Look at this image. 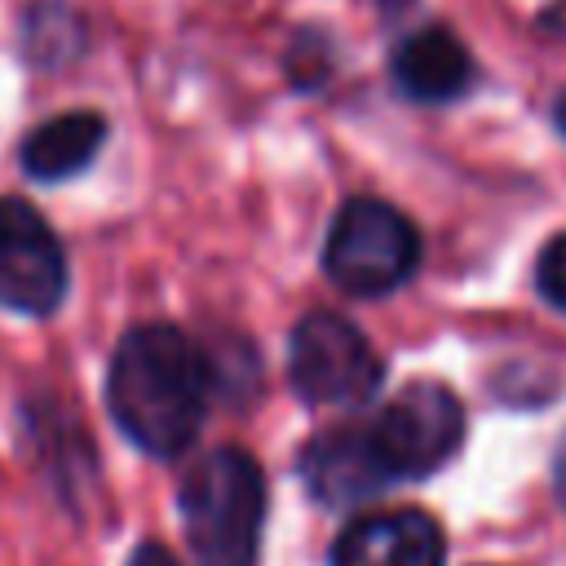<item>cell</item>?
<instances>
[{"label":"cell","instance_id":"52a82bcc","mask_svg":"<svg viewBox=\"0 0 566 566\" xmlns=\"http://www.w3.org/2000/svg\"><path fill=\"white\" fill-rule=\"evenodd\" d=\"M442 562H447V535L424 509L363 513L332 544V566H442Z\"/></svg>","mask_w":566,"mask_h":566},{"label":"cell","instance_id":"5b68a950","mask_svg":"<svg viewBox=\"0 0 566 566\" xmlns=\"http://www.w3.org/2000/svg\"><path fill=\"white\" fill-rule=\"evenodd\" d=\"M287 380L314 407H363L380 389L385 363L345 314L310 310L287 336Z\"/></svg>","mask_w":566,"mask_h":566},{"label":"cell","instance_id":"8992f818","mask_svg":"<svg viewBox=\"0 0 566 566\" xmlns=\"http://www.w3.org/2000/svg\"><path fill=\"white\" fill-rule=\"evenodd\" d=\"M66 283V252L53 226L27 199H0V305L40 318L62 305Z\"/></svg>","mask_w":566,"mask_h":566},{"label":"cell","instance_id":"9c48e42d","mask_svg":"<svg viewBox=\"0 0 566 566\" xmlns=\"http://www.w3.org/2000/svg\"><path fill=\"white\" fill-rule=\"evenodd\" d=\"M394 84L411 102H451L473 80V57L447 27H424L394 49Z\"/></svg>","mask_w":566,"mask_h":566},{"label":"cell","instance_id":"9a60e30c","mask_svg":"<svg viewBox=\"0 0 566 566\" xmlns=\"http://www.w3.org/2000/svg\"><path fill=\"white\" fill-rule=\"evenodd\" d=\"M557 128H562V137H566V93H562V102H557Z\"/></svg>","mask_w":566,"mask_h":566},{"label":"cell","instance_id":"4fadbf2b","mask_svg":"<svg viewBox=\"0 0 566 566\" xmlns=\"http://www.w3.org/2000/svg\"><path fill=\"white\" fill-rule=\"evenodd\" d=\"M128 566H181L164 544H155V539H146V544H137L133 548V557H128Z\"/></svg>","mask_w":566,"mask_h":566},{"label":"cell","instance_id":"5bb4252c","mask_svg":"<svg viewBox=\"0 0 566 566\" xmlns=\"http://www.w3.org/2000/svg\"><path fill=\"white\" fill-rule=\"evenodd\" d=\"M553 486H557V500L566 504V433H562L557 455H553Z\"/></svg>","mask_w":566,"mask_h":566},{"label":"cell","instance_id":"30bf717a","mask_svg":"<svg viewBox=\"0 0 566 566\" xmlns=\"http://www.w3.org/2000/svg\"><path fill=\"white\" fill-rule=\"evenodd\" d=\"M111 124L106 115L97 111H62V115H49L44 124H35L27 137H22V172L31 181H66L75 172H84L93 164V155L102 150Z\"/></svg>","mask_w":566,"mask_h":566},{"label":"cell","instance_id":"ba28073f","mask_svg":"<svg viewBox=\"0 0 566 566\" xmlns=\"http://www.w3.org/2000/svg\"><path fill=\"white\" fill-rule=\"evenodd\" d=\"M301 478H305V491L327 509H354L389 486L363 424H336L310 438V447L301 451Z\"/></svg>","mask_w":566,"mask_h":566},{"label":"cell","instance_id":"277c9868","mask_svg":"<svg viewBox=\"0 0 566 566\" xmlns=\"http://www.w3.org/2000/svg\"><path fill=\"white\" fill-rule=\"evenodd\" d=\"M376 464L394 482H420L438 473L464 438V407L438 380L402 385L367 424H363Z\"/></svg>","mask_w":566,"mask_h":566},{"label":"cell","instance_id":"7a4b0ae2","mask_svg":"<svg viewBox=\"0 0 566 566\" xmlns=\"http://www.w3.org/2000/svg\"><path fill=\"white\" fill-rule=\"evenodd\" d=\"M186 544L199 566H256L265 531V469L243 447L208 451L177 491Z\"/></svg>","mask_w":566,"mask_h":566},{"label":"cell","instance_id":"3957f363","mask_svg":"<svg viewBox=\"0 0 566 566\" xmlns=\"http://www.w3.org/2000/svg\"><path fill=\"white\" fill-rule=\"evenodd\" d=\"M420 265V230L385 199L340 203L323 243V270L345 296H389Z\"/></svg>","mask_w":566,"mask_h":566},{"label":"cell","instance_id":"7c38bea8","mask_svg":"<svg viewBox=\"0 0 566 566\" xmlns=\"http://www.w3.org/2000/svg\"><path fill=\"white\" fill-rule=\"evenodd\" d=\"M535 287H539V296L553 310L566 314V234H557V239L544 243V252L535 261Z\"/></svg>","mask_w":566,"mask_h":566},{"label":"cell","instance_id":"6da1fadb","mask_svg":"<svg viewBox=\"0 0 566 566\" xmlns=\"http://www.w3.org/2000/svg\"><path fill=\"white\" fill-rule=\"evenodd\" d=\"M212 354L172 323L128 327L106 367V407L119 433L146 455H181L208 416Z\"/></svg>","mask_w":566,"mask_h":566},{"label":"cell","instance_id":"8fae6325","mask_svg":"<svg viewBox=\"0 0 566 566\" xmlns=\"http://www.w3.org/2000/svg\"><path fill=\"white\" fill-rule=\"evenodd\" d=\"M22 49L40 66L62 62V57H75V49H80V18L71 9H62V4H35V9H27Z\"/></svg>","mask_w":566,"mask_h":566}]
</instances>
